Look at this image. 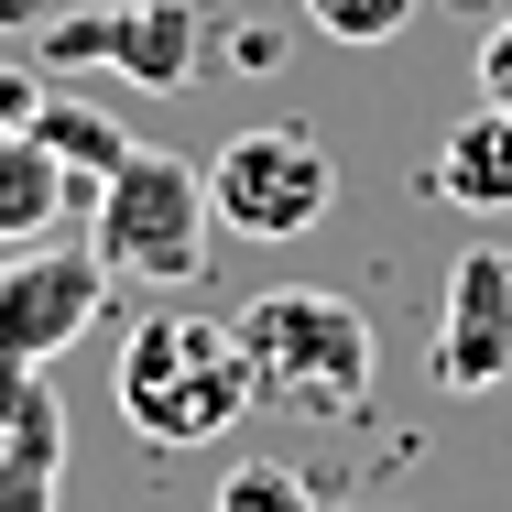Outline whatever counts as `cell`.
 I'll list each match as a JSON object with an SVG mask.
<instances>
[{
  "instance_id": "obj_14",
  "label": "cell",
  "mask_w": 512,
  "mask_h": 512,
  "mask_svg": "<svg viewBox=\"0 0 512 512\" xmlns=\"http://www.w3.org/2000/svg\"><path fill=\"white\" fill-rule=\"evenodd\" d=\"M55 458H33V447H0V512H55Z\"/></svg>"
},
{
  "instance_id": "obj_16",
  "label": "cell",
  "mask_w": 512,
  "mask_h": 512,
  "mask_svg": "<svg viewBox=\"0 0 512 512\" xmlns=\"http://www.w3.org/2000/svg\"><path fill=\"white\" fill-rule=\"evenodd\" d=\"M22 22H44V0H0V33H22Z\"/></svg>"
},
{
  "instance_id": "obj_15",
  "label": "cell",
  "mask_w": 512,
  "mask_h": 512,
  "mask_svg": "<svg viewBox=\"0 0 512 512\" xmlns=\"http://www.w3.org/2000/svg\"><path fill=\"white\" fill-rule=\"evenodd\" d=\"M480 109H502V120H512V11L480 33Z\"/></svg>"
},
{
  "instance_id": "obj_3",
  "label": "cell",
  "mask_w": 512,
  "mask_h": 512,
  "mask_svg": "<svg viewBox=\"0 0 512 512\" xmlns=\"http://www.w3.org/2000/svg\"><path fill=\"white\" fill-rule=\"evenodd\" d=\"M207 240H218V207H207V175L186 153L131 142V164H120L109 186H88V251H99L109 284L186 295L207 273Z\"/></svg>"
},
{
  "instance_id": "obj_9",
  "label": "cell",
  "mask_w": 512,
  "mask_h": 512,
  "mask_svg": "<svg viewBox=\"0 0 512 512\" xmlns=\"http://www.w3.org/2000/svg\"><path fill=\"white\" fill-rule=\"evenodd\" d=\"M436 197L480 207V218L512 207V120H502V109H469V120L436 142Z\"/></svg>"
},
{
  "instance_id": "obj_2",
  "label": "cell",
  "mask_w": 512,
  "mask_h": 512,
  "mask_svg": "<svg viewBox=\"0 0 512 512\" xmlns=\"http://www.w3.org/2000/svg\"><path fill=\"white\" fill-rule=\"evenodd\" d=\"M240 327V360H251V404L316 414V425H349L382 382V338L349 295H316V284H273L229 316Z\"/></svg>"
},
{
  "instance_id": "obj_10",
  "label": "cell",
  "mask_w": 512,
  "mask_h": 512,
  "mask_svg": "<svg viewBox=\"0 0 512 512\" xmlns=\"http://www.w3.org/2000/svg\"><path fill=\"white\" fill-rule=\"evenodd\" d=\"M22 120H33V142H44L77 186H109V175L131 164V131H120L109 109H77V99H55V88H33V109H22Z\"/></svg>"
},
{
  "instance_id": "obj_1",
  "label": "cell",
  "mask_w": 512,
  "mask_h": 512,
  "mask_svg": "<svg viewBox=\"0 0 512 512\" xmlns=\"http://www.w3.org/2000/svg\"><path fill=\"white\" fill-rule=\"evenodd\" d=\"M120 414L131 436L153 447H218L240 414H251V360H240V327L207 306H164L131 316L120 338Z\"/></svg>"
},
{
  "instance_id": "obj_7",
  "label": "cell",
  "mask_w": 512,
  "mask_h": 512,
  "mask_svg": "<svg viewBox=\"0 0 512 512\" xmlns=\"http://www.w3.org/2000/svg\"><path fill=\"white\" fill-rule=\"evenodd\" d=\"M425 371H436V393H491V382H512V251H458Z\"/></svg>"
},
{
  "instance_id": "obj_11",
  "label": "cell",
  "mask_w": 512,
  "mask_h": 512,
  "mask_svg": "<svg viewBox=\"0 0 512 512\" xmlns=\"http://www.w3.org/2000/svg\"><path fill=\"white\" fill-rule=\"evenodd\" d=\"M0 447H33V458L66 469V414L44 393V371H11V360H0Z\"/></svg>"
},
{
  "instance_id": "obj_13",
  "label": "cell",
  "mask_w": 512,
  "mask_h": 512,
  "mask_svg": "<svg viewBox=\"0 0 512 512\" xmlns=\"http://www.w3.org/2000/svg\"><path fill=\"white\" fill-rule=\"evenodd\" d=\"M306 22L327 33V44H393L414 22V0H306Z\"/></svg>"
},
{
  "instance_id": "obj_4",
  "label": "cell",
  "mask_w": 512,
  "mask_h": 512,
  "mask_svg": "<svg viewBox=\"0 0 512 512\" xmlns=\"http://www.w3.org/2000/svg\"><path fill=\"white\" fill-rule=\"evenodd\" d=\"M207 207L240 240H306L316 218L338 207V153L316 142L306 120H251L207 153Z\"/></svg>"
},
{
  "instance_id": "obj_8",
  "label": "cell",
  "mask_w": 512,
  "mask_h": 512,
  "mask_svg": "<svg viewBox=\"0 0 512 512\" xmlns=\"http://www.w3.org/2000/svg\"><path fill=\"white\" fill-rule=\"evenodd\" d=\"M77 197V175L33 142V120H0V251H33L55 240V218Z\"/></svg>"
},
{
  "instance_id": "obj_6",
  "label": "cell",
  "mask_w": 512,
  "mask_h": 512,
  "mask_svg": "<svg viewBox=\"0 0 512 512\" xmlns=\"http://www.w3.org/2000/svg\"><path fill=\"white\" fill-rule=\"evenodd\" d=\"M207 44L197 0H120V11H66L44 22V66H120L142 88H186Z\"/></svg>"
},
{
  "instance_id": "obj_12",
  "label": "cell",
  "mask_w": 512,
  "mask_h": 512,
  "mask_svg": "<svg viewBox=\"0 0 512 512\" xmlns=\"http://www.w3.org/2000/svg\"><path fill=\"white\" fill-rule=\"evenodd\" d=\"M207 512H316V491H306V469H284V458H240L207 491Z\"/></svg>"
},
{
  "instance_id": "obj_5",
  "label": "cell",
  "mask_w": 512,
  "mask_h": 512,
  "mask_svg": "<svg viewBox=\"0 0 512 512\" xmlns=\"http://www.w3.org/2000/svg\"><path fill=\"white\" fill-rule=\"evenodd\" d=\"M109 306V273L99 251H55V240H33V251H11L0 262V360L11 371H44L55 349H77Z\"/></svg>"
}]
</instances>
